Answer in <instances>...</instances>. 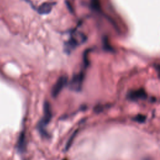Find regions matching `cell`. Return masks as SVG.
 Returning a JSON list of instances; mask_svg holds the SVG:
<instances>
[{
	"label": "cell",
	"instance_id": "4",
	"mask_svg": "<svg viewBox=\"0 0 160 160\" xmlns=\"http://www.w3.org/2000/svg\"><path fill=\"white\" fill-rule=\"evenodd\" d=\"M84 41V40H79L76 35H72L71 38L65 43V51L66 53H71L72 51L81 44V43H83Z\"/></svg>",
	"mask_w": 160,
	"mask_h": 160
},
{
	"label": "cell",
	"instance_id": "5",
	"mask_svg": "<svg viewBox=\"0 0 160 160\" xmlns=\"http://www.w3.org/2000/svg\"><path fill=\"white\" fill-rule=\"evenodd\" d=\"M128 98L131 101H136L138 100H144L146 99L147 94L145 89H138L131 91L127 96Z\"/></svg>",
	"mask_w": 160,
	"mask_h": 160
},
{
	"label": "cell",
	"instance_id": "10",
	"mask_svg": "<svg viewBox=\"0 0 160 160\" xmlns=\"http://www.w3.org/2000/svg\"><path fill=\"white\" fill-rule=\"evenodd\" d=\"M76 132H75V133H74V134L71 136V138H70V140H69V141H68V142L67 143V144H66V150H68V149L69 148H70V146H71V144H72V143H73V140H74V136H76Z\"/></svg>",
	"mask_w": 160,
	"mask_h": 160
},
{
	"label": "cell",
	"instance_id": "1",
	"mask_svg": "<svg viewBox=\"0 0 160 160\" xmlns=\"http://www.w3.org/2000/svg\"><path fill=\"white\" fill-rule=\"evenodd\" d=\"M52 118V111L51 108L50 104L45 101L43 106V117L41 120L40 121L38 128V130L43 135H46L45 133V127L49 124V123L51 121Z\"/></svg>",
	"mask_w": 160,
	"mask_h": 160
},
{
	"label": "cell",
	"instance_id": "7",
	"mask_svg": "<svg viewBox=\"0 0 160 160\" xmlns=\"http://www.w3.org/2000/svg\"><path fill=\"white\" fill-rule=\"evenodd\" d=\"M26 147V137L24 132L21 133L19 137L18 143V150L21 152L25 151Z\"/></svg>",
	"mask_w": 160,
	"mask_h": 160
},
{
	"label": "cell",
	"instance_id": "3",
	"mask_svg": "<svg viewBox=\"0 0 160 160\" xmlns=\"http://www.w3.org/2000/svg\"><path fill=\"white\" fill-rule=\"evenodd\" d=\"M68 81V78L66 75H63L58 78L51 89V94L53 97L56 98L59 95L64 87L67 84Z\"/></svg>",
	"mask_w": 160,
	"mask_h": 160
},
{
	"label": "cell",
	"instance_id": "8",
	"mask_svg": "<svg viewBox=\"0 0 160 160\" xmlns=\"http://www.w3.org/2000/svg\"><path fill=\"white\" fill-rule=\"evenodd\" d=\"M91 4L92 8L96 11H99L100 5L99 3V0H91Z\"/></svg>",
	"mask_w": 160,
	"mask_h": 160
},
{
	"label": "cell",
	"instance_id": "6",
	"mask_svg": "<svg viewBox=\"0 0 160 160\" xmlns=\"http://www.w3.org/2000/svg\"><path fill=\"white\" fill-rule=\"evenodd\" d=\"M55 5V2H46L42 3L37 9V12L41 15H46L50 14Z\"/></svg>",
	"mask_w": 160,
	"mask_h": 160
},
{
	"label": "cell",
	"instance_id": "2",
	"mask_svg": "<svg viewBox=\"0 0 160 160\" xmlns=\"http://www.w3.org/2000/svg\"><path fill=\"white\" fill-rule=\"evenodd\" d=\"M84 79V73L83 72H79L78 74H74L69 84L70 89L75 92H80L83 86Z\"/></svg>",
	"mask_w": 160,
	"mask_h": 160
},
{
	"label": "cell",
	"instance_id": "9",
	"mask_svg": "<svg viewBox=\"0 0 160 160\" xmlns=\"http://www.w3.org/2000/svg\"><path fill=\"white\" fill-rule=\"evenodd\" d=\"M133 120L138 123H142L145 121L146 116L142 115H138V116H135V118H133Z\"/></svg>",
	"mask_w": 160,
	"mask_h": 160
}]
</instances>
